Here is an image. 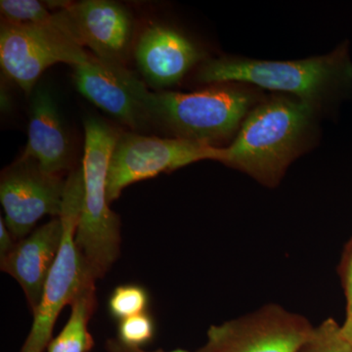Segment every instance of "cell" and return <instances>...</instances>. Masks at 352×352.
I'll return each mask as SVG.
<instances>
[{
	"instance_id": "cell-1",
	"label": "cell",
	"mask_w": 352,
	"mask_h": 352,
	"mask_svg": "<svg viewBox=\"0 0 352 352\" xmlns=\"http://www.w3.org/2000/svg\"><path fill=\"white\" fill-rule=\"evenodd\" d=\"M319 109L292 96L263 99L247 116L222 164L264 183L279 182L292 162L314 138Z\"/></svg>"
},
{
	"instance_id": "cell-2",
	"label": "cell",
	"mask_w": 352,
	"mask_h": 352,
	"mask_svg": "<svg viewBox=\"0 0 352 352\" xmlns=\"http://www.w3.org/2000/svg\"><path fill=\"white\" fill-rule=\"evenodd\" d=\"M261 101V94L251 85L219 83L191 94L151 92L148 109L152 124L175 138L219 147L235 138Z\"/></svg>"
},
{
	"instance_id": "cell-3",
	"label": "cell",
	"mask_w": 352,
	"mask_h": 352,
	"mask_svg": "<svg viewBox=\"0 0 352 352\" xmlns=\"http://www.w3.org/2000/svg\"><path fill=\"white\" fill-rule=\"evenodd\" d=\"M351 76L346 53L294 60L267 61L252 58L222 56L201 63L197 80L207 85L242 83L285 92L320 108L331 94Z\"/></svg>"
},
{
	"instance_id": "cell-4",
	"label": "cell",
	"mask_w": 352,
	"mask_h": 352,
	"mask_svg": "<svg viewBox=\"0 0 352 352\" xmlns=\"http://www.w3.org/2000/svg\"><path fill=\"white\" fill-rule=\"evenodd\" d=\"M120 131L95 118L85 122V195L76 243L95 281L107 274L120 252L119 217L109 208V164Z\"/></svg>"
},
{
	"instance_id": "cell-5",
	"label": "cell",
	"mask_w": 352,
	"mask_h": 352,
	"mask_svg": "<svg viewBox=\"0 0 352 352\" xmlns=\"http://www.w3.org/2000/svg\"><path fill=\"white\" fill-rule=\"evenodd\" d=\"M85 195L82 168L71 171L66 180L60 219L63 224L61 245L46 279L43 298L34 312L31 331L20 352H43L50 344L59 314L71 305L85 285L95 281L76 243Z\"/></svg>"
},
{
	"instance_id": "cell-6",
	"label": "cell",
	"mask_w": 352,
	"mask_h": 352,
	"mask_svg": "<svg viewBox=\"0 0 352 352\" xmlns=\"http://www.w3.org/2000/svg\"><path fill=\"white\" fill-rule=\"evenodd\" d=\"M223 159L224 148L185 139L120 132L109 164V203L119 199L122 190L133 183L197 162L210 160L222 163Z\"/></svg>"
},
{
	"instance_id": "cell-7",
	"label": "cell",
	"mask_w": 352,
	"mask_h": 352,
	"mask_svg": "<svg viewBox=\"0 0 352 352\" xmlns=\"http://www.w3.org/2000/svg\"><path fill=\"white\" fill-rule=\"evenodd\" d=\"M54 16L53 22L44 25H15L1 21V68L27 96H32L46 69L58 63L78 66L90 56L64 29L56 14Z\"/></svg>"
},
{
	"instance_id": "cell-8",
	"label": "cell",
	"mask_w": 352,
	"mask_h": 352,
	"mask_svg": "<svg viewBox=\"0 0 352 352\" xmlns=\"http://www.w3.org/2000/svg\"><path fill=\"white\" fill-rule=\"evenodd\" d=\"M66 182L41 170L36 162L21 156L0 177L4 222L14 238L24 239L45 215L59 217Z\"/></svg>"
},
{
	"instance_id": "cell-9",
	"label": "cell",
	"mask_w": 352,
	"mask_h": 352,
	"mask_svg": "<svg viewBox=\"0 0 352 352\" xmlns=\"http://www.w3.org/2000/svg\"><path fill=\"white\" fill-rule=\"evenodd\" d=\"M73 68L76 89L96 107L134 131L153 124L148 109L151 91L126 65L90 54L87 62Z\"/></svg>"
},
{
	"instance_id": "cell-10",
	"label": "cell",
	"mask_w": 352,
	"mask_h": 352,
	"mask_svg": "<svg viewBox=\"0 0 352 352\" xmlns=\"http://www.w3.org/2000/svg\"><path fill=\"white\" fill-rule=\"evenodd\" d=\"M54 13L78 45L99 59L126 65L133 23L124 6L108 0H85Z\"/></svg>"
},
{
	"instance_id": "cell-11",
	"label": "cell",
	"mask_w": 352,
	"mask_h": 352,
	"mask_svg": "<svg viewBox=\"0 0 352 352\" xmlns=\"http://www.w3.org/2000/svg\"><path fill=\"white\" fill-rule=\"evenodd\" d=\"M312 329L281 315H263L212 326L200 352H298Z\"/></svg>"
},
{
	"instance_id": "cell-12",
	"label": "cell",
	"mask_w": 352,
	"mask_h": 352,
	"mask_svg": "<svg viewBox=\"0 0 352 352\" xmlns=\"http://www.w3.org/2000/svg\"><path fill=\"white\" fill-rule=\"evenodd\" d=\"M138 68L150 85L168 87L203 60V52L186 36L166 25H154L139 36L134 48Z\"/></svg>"
},
{
	"instance_id": "cell-13",
	"label": "cell",
	"mask_w": 352,
	"mask_h": 352,
	"mask_svg": "<svg viewBox=\"0 0 352 352\" xmlns=\"http://www.w3.org/2000/svg\"><path fill=\"white\" fill-rule=\"evenodd\" d=\"M63 224L54 217L24 239L0 261L1 271L13 277L24 291L32 314L43 298L44 286L61 245Z\"/></svg>"
},
{
	"instance_id": "cell-14",
	"label": "cell",
	"mask_w": 352,
	"mask_h": 352,
	"mask_svg": "<svg viewBox=\"0 0 352 352\" xmlns=\"http://www.w3.org/2000/svg\"><path fill=\"white\" fill-rule=\"evenodd\" d=\"M22 157L36 162L41 170L61 175L72 166L68 135L50 92L36 88L32 94L28 143Z\"/></svg>"
},
{
	"instance_id": "cell-15",
	"label": "cell",
	"mask_w": 352,
	"mask_h": 352,
	"mask_svg": "<svg viewBox=\"0 0 352 352\" xmlns=\"http://www.w3.org/2000/svg\"><path fill=\"white\" fill-rule=\"evenodd\" d=\"M69 305V320L61 333L50 340L47 352H89L94 346L88 323L97 307L95 281L85 285Z\"/></svg>"
},
{
	"instance_id": "cell-16",
	"label": "cell",
	"mask_w": 352,
	"mask_h": 352,
	"mask_svg": "<svg viewBox=\"0 0 352 352\" xmlns=\"http://www.w3.org/2000/svg\"><path fill=\"white\" fill-rule=\"evenodd\" d=\"M1 21L15 25H44L53 22L55 16L45 2L38 0H1Z\"/></svg>"
},
{
	"instance_id": "cell-17",
	"label": "cell",
	"mask_w": 352,
	"mask_h": 352,
	"mask_svg": "<svg viewBox=\"0 0 352 352\" xmlns=\"http://www.w3.org/2000/svg\"><path fill=\"white\" fill-rule=\"evenodd\" d=\"M147 289L139 285H122L117 287L109 300V311L119 321L135 315L145 314L149 305Z\"/></svg>"
},
{
	"instance_id": "cell-18",
	"label": "cell",
	"mask_w": 352,
	"mask_h": 352,
	"mask_svg": "<svg viewBox=\"0 0 352 352\" xmlns=\"http://www.w3.org/2000/svg\"><path fill=\"white\" fill-rule=\"evenodd\" d=\"M298 352H352V346L342 335V326L329 319L318 328L312 329Z\"/></svg>"
},
{
	"instance_id": "cell-19",
	"label": "cell",
	"mask_w": 352,
	"mask_h": 352,
	"mask_svg": "<svg viewBox=\"0 0 352 352\" xmlns=\"http://www.w3.org/2000/svg\"><path fill=\"white\" fill-rule=\"evenodd\" d=\"M156 333V325L151 315H135L119 321L118 340L126 346L142 347L151 342Z\"/></svg>"
},
{
	"instance_id": "cell-20",
	"label": "cell",
	"mask_w": 352,
	"mask_h": 352,
	"mask_svg": "<svg viewBox=\"0 0 352 352\" xmlns=\"http://www.w3.org/2000/svg\"><path fill=\"white\" fill-rule=\"evenodd\" d=\"M16 243L17 240L6 226L3 217H0V261L6 258L12 252Z\"/></svg>"
},
{
	"instance_id": "cell-21",
	"label": "cell",
	"mask_w": 352,
	"mask_h": 352,
	"mask_svg": "<svg viewBox=\"0 0 352 352\" xmlns=\"http://www.w3.org/2000/svg\"><path fill=\"white\" fill-rule=\"evenodd\" d=\"M106 351L107 352H191L184 349H175V351H164L162 349L156 351H147L142 349V347H133L126 346L118 339H110L106 342ZM200 352V351H198Z\"/></svg>"
},
{
	"instance_id": "cell-22",
	"label": "cell",
	"mask_w": 352,
	"mask_h": 352,
	"mask_svg": "<svg viewBox=\"0 0 352 352\" xmlns=\"http://www.w3.org/2000/svg\"><path fill=\"white\" fill-rule=\"evenodd\" d=\"M347 318L352 317V256L346 275Z\"/></svg>"
},
{
	"instance_id": "cell-23",
	"label": "cell",
	"mask_w": 352,
	"mask_h": 352,
	"mask_svg": "<svg viewBox=\"0 0 352 352\" xmlns=\"http://www.w3.org/2000/svg\"><path fill=\"white\" fill-rule=\"evenodd\" d=\"M342 335L347 340V342L351 344L352 346V317L351 318H346V321L344 322V325L342 326Z\"/></svg>"
}]
</instances>
